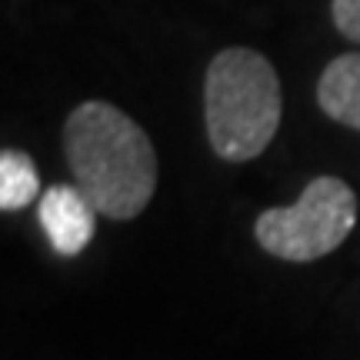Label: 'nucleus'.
Here are the masks:
<instances>
[{
    "label": "nucleus",
    "mask_w": 360,
    "mask_h": 360,
    "mask_svg": "<svg viewBox=\"0 0 360 360\" xmlns=\"http://www.w3.org/2000/svg\"><path fill=\"white\" fill-rule=\"evenodd\" d=\"M40 197V174L30 154L24 150H4L0 154V210L13 214L24 210Z\"/></svg>",
    "instance_id": "obj_6"
},
{
    "label": "nucleus",
    "mask_w": 360,
    "mask_h": 360,
    "mask_svg": "<svg viewBox=\"0 0 360 360\" xmlns=\"http://www.w3.org/2000/svg\"><path fill=\"white\" fill-rule=\"evenodd\" d=\"M281 77L260 51L227 47L204 77V120L214 154L227 164H247L270 147L281 127Z\"/></svg>",
    "instance_id": "obj_2"
},
{
    "label": "nucleus",
    "mask_w": 360,
    "mask_h": 360,
    "mask_svg": "<svg viewBox=\"0 0 360 360\" xmlns=\"http://www.w3.org/2000/svg\"><path fill=\"white\" fill-rule=\"evenodd\" d=\"M330 17L340 37L360 44V0H330Z\"/></svg>",
    "instance_id": "obj_7"
},
{
    "label": "nucleus",
    "mask_w": 360,
    "mask_h": 360,
    "mask_svg": "<svg viewBox=\"0 0 360 360\" xmlns=\"http://www.w3.org/2000/svg\"><path fill=\"white\" fill-rule=\"evenodd\" d=\"M37 220L51 247L64 257H77L80 250H87L97 231V210L77 184H57L40 193Z\"/></svg>",
    "instance_id": "obj_4"
},
{
    "label": "nucleus",
    "mask_w": 360,
    "mask_h": 360,
    "mask_svg": "<svg viewBox=\"0 0 360 360\" xmlns=\"http://www.w3.org/2000/svg\"><path fill=\"white\" fill-rule=\"evenodd\" d=\"M317 103L330 120L360 130V51L340 53L317 80Z\"/></svg>",
    "instance_id": "obj_5"
},
{
    "label": "nucleus",
    "mask_w": 360,
    "mask_h": 360,
    "mask_svg": "<svg viewBox=\"0 0 360 360\" xmlns=\"http://www.w3.org/2000/svg\"><path fill=\"white\" fill-rule=\"evenodd\" d=\"M357 224V193L340 177H314L297 204L267 207L254 224L257 244L270 257L310 264L334 254Z\"/></svg>",
    "instance_id": "obj_3"
},
{
    "label": "nucleus",
    "mask_w": 360,
    "mask_h": 360,
    "mask_svg": "<svg viewBox=\"0 0 360 360\" xmlns=\"http://www.w3.org/2000/svg\"><path fill=\"white\" fill-rule=\"evenodd\" d=\"M64 154L74 184L97 214L134 220L157 191V154L147 130L107 101L77 103L64 124Z\"/></svg>",
    "instance_id": "obj_1"
}]
</instances>
